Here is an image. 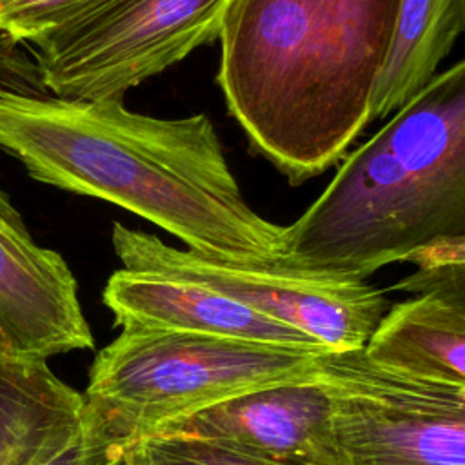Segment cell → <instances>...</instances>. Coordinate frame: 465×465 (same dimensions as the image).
Masks as SVG:
<instances>
[{
	"label": "cell",
	"mask_w": 465,
	"mask_h": 465,
	"mask_svg": "<svg viewBox=\"0 0 465 465\" xmlns=\"http://www.w3.org/2000/svg\"><path fill=\"white\" fill-rule=\"evenodd\" d=\"M0 149L33 180L111 202L196 254L283 265L287 227L247 203L203 113L156 118L116 98L0 91Z\"/></svg>",
	"instance_id": "6da1fadb"
},
{
	"label": "cell",
	"mask_w": 465,
	"mask_h": 465,
	"mask_svg": "<svg viewBox=\"0 0 465 465\" xmlns=\"http://www.w3.org/2000/svg\"><path fill=\"white\" fill-rule=\"evenodd\" d=\"M400 0H229L216 82L252 153L291 185L371 124Z\"/></svg>",
	"instance_id": "7a4b0ae2"
},
{
	"label": "cell",
	"mask_w": 465,
	"mask_h": 465,
	"mask_svg": "<svg viewBox=\"0 0 465 465\" xmlns=\"http://www.w3.org/2000/svg\"><path fill=\"white\" fill-rule=\"evenodd\" d=\"M287 227L283 267L365 280L465 236V64L440 71L341 158Z\"/></svg>",
	"instance_id": "3957f363"
},
{
	"label": "cell",
	"mask_w": 465,
	"mask_h": 465,
	"mask_svg": "<svg viewBox=\"0 0 465 465\" xmlns=\"http://www.w3.org/2000/svg\"><path fill=\"white\" fill-rule=\"evenodd\" d=\"M322 352L245 340L122 329L96 352L85 407L129 441L229 398L314 380Z\"/></svg>",
	"instance_id": "277c9868"
},
{
	"label": "cell",
	"mask_w": 465,
	"mask_h": 465,
	"mask_svg": "<svg viewBox=\"0 0 465 465\" xmlns=\"http://www.w3.org/2000/svg\"><path fill=\"white\" fill-rule=\"evenodd\" d=\"M229 0H87L29 49L45 93L124 100L218 40Z\"/></svg>",
	"instance_id": "5b68a950"
},
{
	"label": "cell",
	"mask_w": 465,
	"mask_h": 465,
	"mask_svg": "<svg viewBox=\"0 0 465 465\" xmlns=\"http://www.w3.org/2000/svg\"><path fill=\"white\" fill-rule=\"evenodd\" d=\"M320 361L340 465H465V387L385 371L363 349Z\"/></svg>",
	"instance_id": "8992f818"
},
{
	"label": "cell",
	"mask_w": 465,
	"mask_h": 465,
	"mask_svg": "<svg viewBox=\"0 0 465 465\" xmlns=\"http://www.w3.org/2000/svg\"><path fill=\"white\" fill-rule=\"evenodd\" d=\"M124 269L176 276L209 287L316 340L327 351L361 349L385 312V296L365 280L283 265H240L178 249L156 234L113 225Z\"/></svg>",
	"instance_id": "52a82bcc"
},
{
	"label": "cell",
	"mask_w": 465,
	"mask_h": 465,
	"mask_svg": "<svg viewBox=\"0 0 465 465\" xmlns=\"http://www.w3.org/2000/svg\"><path fill=\"white\" fill-rule=\"evenodd\" d=\"M93 347L73 271L31 236L0 187V354L49 360Z\"/></svg>",
	"instance_id": "ba28073f"
},
{
	"label": "cell",
	"mask_w": 465,
	"mask_h": 465,
	"mask_svg": "<svg viewBox=\"0 0 465 465\" xmlns=\"http://www.w3.org/2000/svg\"><path fill=\"white\" fill-rule=\"evenodd\" d=\"M154 436L218 441L289 465H340L331 396L320 374L229 398Z\"/></svg>",
	"instance_id": "9c48e42d"
},
{
	"label": "cell",
	"mask_w": 465,
	"mask_h": 465,
	"mask_svg": "<svg viewBox=\"0 0 465 465\" xmlns=\"http://www.w3.org/2000/svg\"><path fill=\"white\" fill-rule=\"evenodd\" d=\"M122 329L202 334L327 351L311 336L200 283L149 271H114L102 292Z\"/></svg>",
	"instance_id": "30bf717a"
},
{
	"label": "cell",
	"mask_w": 465,
	"mask_h": 465,
	"mask_svg": "<svg viewBox=\"0 0 465 465\" xmlns=\"http://www.w3.org/2000/svg\"><path fill=\"white\" fill-rule=\"evenodd\" d=\"M84 392L47 360L0 354V465H44L80 432Z\"/></svg>",
	"instance_id": "8fae6325"
},
{
	"label": "cell",
	"mask_w": 465,
	"mask_h": 465,
	"mask_svg": "<svg viewBox=\"0 0 465 465\" xmlns=\"http://www.w3.org/2000/svg\"><path fill=\"white\" fill-rule=\"evenodd\" d=\"M361 349L385 371L465 387V294L423 292L392 305Z\"/></svg>",
	"instance_id": "7c38bea8"
},
{
	"label": "cell",
	"mask_w": 465,
	"mask_h": 465,
	"mask_svg": "<svg viewBox=\"0 0 465 465\" xmlns=\"http://www.w3.org/2000/svg\"><path fill=\"white\" fill-rule=\"evenodd\" d=\"M465 27V0H400L371 122L391 116L440 71Z\"/></svg>",
	"instance_id": "4fadbf2b"
},
{
	"label": "cell",
	"mask_w": 465,
	"mask_h": 465,
	"mask_svg": "<svg viewBox=\"0 0 465 465\" xmlns=\"http://www.w3.org/2000/svg\"><path fill=\"white\" fill-rule=\"evenodd\" d=\"M138 465H289L231 445L180 436H151L134 441Z\"/></svg>",
	"instance_id": "5bb4252c"
},
{
	"label": "cell",
	"mask_w": 465,
	"mask_h": 465,
	"mask_svg": "<svg viewBox=\"0 0 465 465\" xmlns=\"http://www.w3.org/2000/svg\"><path fill=\"white\" fill-rule=\"evenodd\" d=\"M465 236L449 238L427 245L409 262L418 269L398 282L394 289L414 294L423 292H463L465 294Z\"/></svg>",
	"instance_id": "9a60e30c"
},
{
	"label": "cell",
	"mask_w": 465,
	"mask_h": 465,
	"mask_svg": "<svg viewBox=\"0 0 465 465\" xmlns=\"http://www.w3.org/2000/svg\"><path fill=\"white\" fill-rule=\"evenodd\" d=\"M87 0H0V35L31 45Z\"/></svg>",
	"instance_id": "2e32d148"
},
{
	"label": "cell",
	"mask_w": 465,
	"mask_h": 465,
	"mask_svg": "<svg viewBox=\"0 0 465 465\" xmlns=\"http://www.w3.org/2000/svg\"><path fill=\"white\" fill-rule=\"evenodd\" d=\"M131 443L85 407L76 438L44 465H114Z\"/></svg>",
	"instance_id": "e0dca14e"
},
{
	"label": "cell",
	"mask_w": 465,
	"mask_h": 465,
	"mask_svg": "<svg viewBox=\"0 0 465 465\" xmlns=\"http://www.w3.org/2000/svg\"><path fill=\"white\" fill-rule=\"evenodd\" d=\"M0 91L22 94H44L35 60L22 51V45L0 35Z\"/></svg>",
	"instance_id": "ac0fdd59"
},
{
	"label": "cell",
	"mask_w": 465,
	"mask_h": 465,
	"mask_svg": "<svg viewBox=\"0 0 465 465\" xmlns=\"http://www.w3.org/2000/svg\"><path fill=\"white\" fill-rule=\"evenodd\" d=\"M114 465H138V460L134 454V441L125 449V452L118 458V461Z\"/></svg>",
	"instance_id": "d6986e66"
}]
</instances>
